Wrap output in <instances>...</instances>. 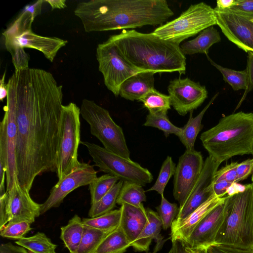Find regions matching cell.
<instances>
[{
  "mask_svg": "<svg viewBox=\"0 0 253 253\" xmlns=\"http://www.w3.org/2000/svg\"><path fill=\"white\" fill-rule=\"evenodd\" d=\"M7 84L17 126V178L30 191L38 175L57 171L62 85L50 72L30 68L15 71Z\"/></svg>",
  "mask_w": 253,
  "mask_h": 253,
  "instance_id": "1",
  "label": "cell"
},
{
  "mask_svg": "<svg viewBox=\"0 0 253 253\" xmlns=\"http://www.w3.org/2000/svg\"><path fill=\"white\" fill-rule=\"evenodd\" d=\"M154 74L151 72L142 71L130 76L121 85L119 95L126 100H139L154 88Z\"/></svg>",
  "mask_w": 253,
  "mask_h": 253,
  "instance_id": "23",
  "label": "cell"
},
{
  "mask_svg": "<svg viewBox=\"0 0 253 253\" xmlns=\"http://www.w3.org/2000/svg\"><path fill=\"white\" fill-rule=\"evenodd\" d=\"M123 182L120 180L98 202L91 205L88 211L89 217H95L112 210L117 204V200Z\"/></svg>",
  "mask_w": 253,
  "mask_h": 253,
  "instance_id": "33",
  "label": "cell"
},
{
  "mask_svg": "<svg viewBox=\"0 0 253 253\" xmlns=\"http://www.w3.org/2000/svg\"><path fill=\"white\" fill-rule=\"evenodd\" d=\"M231 184L225 180L214 182L213 187L214 194L219 197H225L227 194V189Z\"/></svg>",
  "mask_w": 253,
  "mask_h": 253,
  "instance_id": "49",
  "label": "cell"
},
{
  "mask_svg": "<svg viewBox=\"0 0 253 253\" xmlns=\"http://www.w3.org/2000/svg\"><path fill=\"white\" fill-rule=\"evenodd\" d=\"M215 25L214 8L201 2L191 5L179 17L157 27L152 33L179 45L185 40Z\"/></svg>",
  "mask_w": 253,
  "mask_h": 253,
  "instance_id": "6",
  "label": "cell"
},
{
  "mask_svg": "<svg viewBox=\"0 0 253 253\" xmlns=\"http://www.w3.org/2000/svg\"><path fill=\"white\" fill-rule=\"evenodd\" d=\"M204 162L201 153L196 150L187 151L179 158L173 179V195L179 207L186 202L197 182Z\"/></svg>",
  "mask_w": 253,
  "mask_h": 253,
  "instance_id": "12",
  "label": "cell"
},
{
  "mask_svg": "<svg viewBox=\"0 0 253 253\" xmlns=\"http://www.w3.org/2000/svg\"><path fill=\"white\" fill-rule=\"evenodd\" d=\"M236 0H218L216 6L219 9L224 10L232 7L235 3Z\"/></svg>",
  "mask_w": 253,
  "mask_h": 253,
  "instance_id": "54",
  "label": "cell"
},
{
  "mask_svg": "<svg viewBox=\"0 0 253 253\" xmlns=\"http://www.w3.org/2000/svg\"><path fill=\"white\" fill-rule=\"evenodd\" d=\"M226 198V196L219 197L214 194L184 219L172 222L169 237L171 242L180 240L185 244L200 222L216 207L223 204Z\"/></svg>",
  "mask_w": 253,
  "mask_h": 253,
  "instance_id": "20",
  "label": "cell"
},
{
  "mask_svg": "<svg viewBox=\"0 0 253 253\" xmlns=\"http://www.w3.org/2000/svg\"><path fill=\"white\" fill-rule=\"evenodd\" d=\"M237 179L239 182L247 179L253 172V158L248 159L239 163L237 168Z\"/></svg>",
  "mask_w": 253,
  "mask_h": 253,
  "instance_id": "45",
  "label": "cell"
},
{
  "mask_svg": "<svg viewBox=\"0 0 253 253\" xmlns=\"http://www.w3.org/2000/svg\"><path fill=\"white\" fill-rule=\"evenodd\" d=\"M167 253H186L185 244L180 240H175L172 242L171 248Z\"/></svg>",
  "mask_w": 253,
  "mask_h": 253,
  "instance_id": "52",
  "label": "cell"
},
{
  "mask_svg": "<svg viewBox=\"0 0 253 253\" xmlns=\"http://www.w3.org/2000/svg\"><path fill=\"white\" fill-rule=\"evenodd\" d=\"M32 229L31 224L27 222H9L0 230V235L3 238L18 240L25 237Z\"/></svg>",
  "mask_w": 253,
  "mask_h": 253,
  "instance_id": "40",
  "label": "cell"
},
{
  "mask_svg": "<svg viewBox=\"0 0 253 253\" xmlns=\"http://www.w3.org/2000/svg\"><path fill=\"white\" fill-rule=\"evenodd\" d=\"M139 101L143 103L149 113L167 114L170 109L169 96L163 94L155 88L149 91Z\"/></svg>",
  "mask_w": 253,
  "mask_h": 253,
  "instance_id": "32",
  "label": "cell"
},
{
  "mask_svg": "<svg viewBox=\"0 0 253 253\" xmlns=\"http://www.w3.org/2000/svg\"><path fill=\"white\" fill-rule=\"evenodd\" d=\"M252 156H253V154H252Z\"/></svg>",
  "mask_w": 253,
  "mask_h": 253,
  "instance_id": "59",
  "label": "cell"
},
{
  "mask_svg": "<svg viewBox=\"0 0 253 253\" xmlns=\"http://www.w3.org/2000/svg\"><path fill=\"white\" fill-rule=\"evenodd\" d=\"M84 226L81 217L75 214L67 225L61 227L60 238L70 253H76L82 239Z\"/></svg>",
  "mask_w": 253,
  "mask_h": 253,
  "instance_id": "27",
  "label": "cell"
},
{
  "mask_svg": "<svg viewBox=\"0 0 253 253\" xmlns=\"http://www.w3.org/2000/svg\"><path fill=\"white\" fill-rule=\"evenodd\" d=\"M176 169L175 164L170 156H167L162 164L158 177L154 184L147 191H155L164 196V190L170 177L174 175Z\"/></svg>",
  "mask_w": 253,
  "mask_h": 253,
  "instance_id": "38",
  "label": "cell"
},
{
  "mask_svg": "<svg viewBox=\"0 0 253 253\" xmlns=\"http://www.w3.org/2000/svg\"><path fill=\"white\" fill-rule=\"evenodd\" d=\"M252 183H253V173L252 174Z\"/></svg>",
  "mask_w": 253,
  "mask_h": 253,
  "instance_id": "57",
  "label": "cell"
},
{
  "mask_svg": "<svg viewBox=\"0 0 253 253\" xmlns=\"http://www.w3.org/2000/svg\"><path fill=\"white\" fill-rule=\"evenodd\" d=\"M238 164L237 162H231L218 169L214 175V183L221 180H225L231 183L236 182V170Z\"/></svg>",
  "mask_w": 253,
  "mask_h": 253,
  "instance_id": "41",
  "label": "cell"
},
{
  "mask_svg": "<svg viewBox=\"0 0 253 253\" xmlns=\"http://www.w3.org/2000/svg\"><path fill=\"white\" fill-rule=\"evenodd\" d=\"M109 233L84 225L82 239L76 253H94Z\"/></svg>",
  "mask_w": 253,
  "mask_h": 253,
  "instance_id": "34",
  "label": "cell"
},
{
  "mask_svg": "<svg viewBox=\"0 0 253 253\" xmlns=\"http://www.w3.org/2000/svg\"><path fill=\"white\" fill-rule=\"evenodd\" d=\"M216 25L225 36L246 52H253V13L214 8Z\"/></svg>",
  "mask_w": 253,
  "mask_h": 253,
  "instance_id": "11",
  "label": "cell"
},
{
  "mask_svg": "<svg viewBox=\"0 0 253 253\" xmlns=\"http://www.w3.org/2000/svg\"><path fill=\"white\" fill-rule=\"evenodd\" d=\"M15 243L30 253H57V245L52 243L43 232H38L33 236L19 239Z\"/></svg>",
  "mask_w": 253,
  "mask_h": 253,
  "instance_id": "28",
  "label": "cell"
},
{
  "mask_svg": "<svg viewBox=\"0 0 253 253\" xmlns=\"http://www.w3.org/2000/svg\"><path fill=\"white\" fill-rule=\"evenodd\" d=\"M146 201L145 191L143 186L134 183L124 182L120 190L117 204H128L136 207L143 206V202Z\"/></svg>",
  "mask_w": 253,
  "mask_h": 253,
  "instance_id": "31",
  "label": "cell"
},
{
  "mask_svg": "<svg viewBox=\"0 0 253 253\" xmlns=\"http://www.w3.org/2000/svg\"><path fill=\"white\" fill-rule=\"evenodd\" d=\"M67 42V41L59 38L40 36L34 33L32 29L14 36L4 38L5 46L9 52L18 47L33 48L42 52L51 62L59 49Z\"/></svg>",
  "mask_w": 253,
  "mask_h": 253,
  "instance_id": "18",
  "label": "cell"
},
{
  "mask_svg": "<svg viewBox=\"0 0 253 253\" xmlns=\"http://www.w3.org/2000/svg\"><path fill=\"white\" fill-rule=\"evenodd\" d=\"M12 57V62L15 71L26 70L29 68L30 55L25 51L24 48L16 47L9 52Z\"/></svg>",
  "mask_w": 253,
  "mask_h": 253,
  "instance_id": "42",
  "label": "cell"
},
{
  "mask_svg": "<svg viewBox=\"0 0 253 253\" xmlns=\"http://www.w3.org/2000/svg\"><path fill=\"white\" fill-rule=\"evenodd\" d=\"M0 253H30L26 249L18 245H14L10 242L1 244Z\"/></svg>",
  "mask_w": 253,
  "mask_h": 253,
  "instance_id": "47",
  "label": "cell"
},
{
  "mask_svg": "<svg viewBox=\"0 0 253 253\" xmlns=\"http://www.w3.org/2000/svg\"><path fill=\"white\" fill-rule=\"evenodd\" d=\"M5 72L0 81V100L2 101L8 93V84L5 82Z\"/></svg>",
  "mask_w": 253,
  "mask_h": 253,
  "instance_id": "53",
  "label": "cell"
},
{
  "mask_svg": "<svg viewBox=\"0 0 253 253\" xmlns=\"http://www.w3.org/2000/svg\"><path fill=\"white\" fill-rule=\"evenodd\" d=\"M226 212L225 200L223 204L216 207L200 222L185 244L192 248H207L215 244Z\"/></svg>",
  "mask_w": 253,
  "mask_h": 253,
  "instance_id": "19",
  "label": "cell"
},
{
  "mask_svg": "<svg viewBox=\"0 0 253 253\" xmlns=\"http://www.w3.org/2000/svg\"><path fill=\"white\" fill-rule=\"evenodd\" d=\"M230 8L253 13V0H236L235 4Z\"/></svg>",
  "mask_w": 253,
  "mask_h": 253,
  "instance_id": "48",
  "label": "cell"
},
{
  "mask_svg": "<svg viewBox=\"0 0 253 253\" xmlns=\"http://www.w3.org/2000/svg\"><path fill=\"white\" fill-rule=\"evenodd\" d=\"M120 208V226L131 247L147 222L146 209L144 206L138 208L128 204H123Z\"/></svg>",
  "mask_w": 253,
  "mask_h": 253,
  "instance_id": "21",
  "label": "cell"
},
{
  "mask_svg": "<svg viewBox=\"0 0 253 253\" xmlns=\"http://www.w3.org/2000/svg\"><path fill=\"white\" fill-rule=\"evenodd\" d=\"M226 202L225 217L215 243L253 249V183L242 193L227 196Z\"/></svg>",
  "mask_w": 253,
  "mask_h": 253,
  "instance_id": "5",
  "label": "cell"
},
{
  "mask_svg": "<svg viewBox=\"0 0 253 253\" xmlns=\"http://www.w3.org/2000/svg\"><path fill=\"white\" fill-rule=\"evenodd\" d=\"M218 93L211 99L208 104L196 117H193V112H190L189 118L186 125L181 127V130L178 136L180 141L185 146L186 150L187 151H193L195 149L194 144L196 138L202 128V121L203 116L213 103Z\"/></svg>",
  "mask_w": 253,
  "mask_h": 253,
  "instance_id": "25",
  "label": "cell"
},
{
  "mask_svg": "<svg viewBox=\"0 0 253 253\" xmlns=\"http://www.w3.org/2000/svg\"><path fill=\"white\" fill-rule=\"evenodd\" d=\"M247 187L246 185H242L238 182L232 183L227 190V196H231L245 191Z\"/></svg>",
  "mask_w": 253,
  "mask_h": 253,
  "instance_id": "51",
  "label": "cell"
},
{
  "mask_svg": "<svg viewBox=\"0 0 253 253\" xmlns=\"http://www.w3.org/2000/svg\"><path fill=\"white\" fill-rule=\"evenodd\" d=\"M6 170L5 163L2 158L0 157V196L5 192L4 191V182Z\"/></svg>",
  "mask_w": 253,
  "mask_h": 253,
  "instance_id": "50",
  "label": "cell"
},
{
  "mask_svg": "<svg viewBox=\"0 0 253 253\" xmlns=\"http://www.w3.org/2000/svg\"><path fill=\"white\" fill-rule=\"evenodd\" d=\"M156 209L162 222L163 228L166 230L171 226L178 214L179 208L177 204L170 203L163 196L161 197L160 204Z\"/></svg>",
  "mask_w": 253,
  "mask_h": 253,
  "instance_id": "39",
  "label": "cell"
},
{
  "mask_svg": "<svg viewBox=\"0 0 253 253\" xmlns=\"http://www.w3.org/2000/svg\"><path fill=\"white\" fill-rule=\"evenodd\" d=\"M43 2L44 0H39L33 4L27 5L19 16L3 33L4 37L14 36L31 30L32 23L40 14Z\"/></svg>",
  "mask_w": 253,
  "mask_h": 253,
  "instance_id": "26",
  "label": "cell"
},
{
  "mask_svg": "<svg viewBox=\"0 0 253 253\" xmlns=\"http://www.w3.org/2000/svg\"><path fill=\"white\" fill-rule=\"evenodd\" d=\"M220 41L219 32L213 26H211L200 32L194 39L182 43L180 47L185 55L196 53H204L207 55L209 48Z\"/></svg>",
  "mask_w": 253,
  "mask_h": 253,
  "instance_id": "24",
  "label": "cell"
},
{
  "mask_svg": "<svg viewBox=\"0 0 253 253\" xmlns=\"http://www.w3.org/2000/svg\"><path fill=\"white\" fill-rule=\"evenodd\" d=\"M97 177V171L93 165L80 162L71 172L58 180L52 187L48 197L42 204L41 214L52 208L59 207L70 193L80 187L89 185Z\"/></svg>",
  "mask_w": 253,
  "mask_h": 253,
  "instance_id": "14",
  "label": "cell"
},
{
  "mask_svg": "<svg viewBox=\"0 0 253 253\" xmlns=\"http://www.w3.org/2000/svg\"><path fill=\"white\" fill-rule=\"evenodd\" d=\"M74 13L86 32L163 25L174 15L166 0H91L79 2Z\"/></svg>",
  "mask_w": 253,
  "mask_h": 253,
  "instance_id": "2",
  "label": "cell"
},
{
  "mask_svg": "<svg viewBox=\"0 0 253 253\" xmlns=\"http://www.w3.org/2000/svg\"><path fill=\"white\" fill-rule=\"evenodd\" d=\"M220 165L209 156L206 158L197 182L185 203L179 208L178 214L173 222L184 219L214 194V175Z\"/></svg>",
  "mask_w": 253,
  "mask_h": 253,
  "instance_id": "16",
  "label": "cell"
},
{
  "mask_svg": "<svg viewBox=\"0 0 253 253\" xmlns=\"http://www.w3.org/2000/svg\"><path fill=\"white\" fill-rule=\"evenodd\" d=\"M7 192L0 196V230L9 222L6 210Z\"/></svg>",
  "mask_w": 253,
  "mask_h": 253,
  "instance_id": "46",
  "label": "cell"
},
{
  "mask_svg": "<svg viewBox=\"0 0 253 253\" xmlns=\"http://www.w3.org/2000/svg\"><path fill=\"white\" fill-rule=\"evenodd\" d=\"M211 64L215 67L222 75L223 80L235 91L246 90L247 87V75L246 70L236 71L224 67L217 64L207 55Z\"/></svg>",
  "mask_w": 253,
  "mask_h": 253,
  "instance_id": "35",
  "label": "cell"
},
{
  "mask_svg": "<svg viewBox=\"0 0 253 253\" xmlns=\"http://www.w3.org/2000/svg\"><path fill=\"white\" fill-rule=\"evenodd\" d=\"M44 1L47 2L50 5L52 10L62 9L67 6L65 0H45Z\"/></svg>",
  "mask_w": 253,
  "mask_h": 253,
  "instance_id": "55",
  "label": "cell"
},
{
  "mask_svg": "<svg viewBox=\"0 0 253 253\" xmlns=\"http://www.w3.org/2000/svg\"><path fill=\"white\" fill-rule=\"evenodd\" d=\"M157 252V250H155V251H154V252H153L152 253H156V252Z\"/></svg>",
  "mask_w": 253,
  "mask_h": 253,
  "instance_id": "58",
  "label": "cell"
},
{
  "mask_svg": "<svg viewBox=\"0 0 253 253\" xmlns=\"http://www.w3.org/2000/svg\"><path fill=\"white\" fill-rule=\"evenodd\" d=\"M120 55L140 71L185 74L186 57L180 45L151 33L124 30L108 39Z\"/></svg>",
  "mask_w": 253,
  "mask_h": 253,
  "instance_id": "3",
  "label": "cell"
},
{
  "mask_svg": "<svg viewBox=\"0 0 253 253\" xmlns=\"http://www.w3.org/2000/svg\"><path fill=\"white\" fill-rule=\"evenodd\" d=\"M119 178L115 176L105 174L97 177L89 185L90 204L100 200L118 182Z\"/></svg>",
  "mask_w": 253,
  "mask_h": 253,
  "instance_id": "36",
  "label": "cell"
},
{
  "mask_svg": "<svg viewBox=\"0 0 253 253\" xmlns=\"http://www.w3.org/2000/svg\"><path fill=\"white\" fill-rule=\"evenodd\" d=\"M3 110L5 113L0 125V157L6 166V191H8L17 178L15 148L17 126L13 104L8 98Z\"/></svg>",
  "mask_w": 253,
  "mask_h": 253,
  "instance_id": "13",
  "label": "cell"
},
{
  "mask_svg": "<svg viewBox=\"0 0 253 253\" xmlns=\"http://www.w3.org/2000/svg\"><path fill=\"white\" fill-rule=\"evenodd\" d=\"M207 253H253V249H241L227 245L212 244L207 248Z\"/></svg>",
  "mask_w": 253,
  "mask_h": 253,
  "instance_id": "44",
  "label": "cell"
},
{
  "mask_svg": "<svg viewBox=\"0 0 253 253\" xmlns=\"http://www.w3.org/2000/svg\"><path fill=\"white\" fill-rule=\"evenodd\" d=\"M130 245L119 226L101 241L94 253H124Z\"/></svg>",
  "mask_w": 253,
  "mask_h": 253,
  "instance_id": "29",
  "label": "cell"
},
{
  "mask_svg": "<svg viewBox=\"0 0 253 253\" xmlns=\"http://www.w3.org/2000/svg\"><path fill=\"white\" fill-rule=\"evenodd\" d=\"M82 118L88 124L90 131L107 150L126 159L130 152L122 127L115 123L108 110L87 99L80 108Z\"/></svg>",
  "mask_w": 253,
  "mask_h": 253,
  "instance_id": "7",
  "label": "cell"
},
{
  "mask_svg": "<svg viewBox=\"0 0 253 253\" xmlns=\"http://www.w3.org/2000/svg\"><path fill=\"white\" fill-rule=\"evenodd\" d=\"M143 125L156 127L162 130L166 137L170 134H174L178 136L181 130V127H178L170 122L167 114L149 113Z\"/></svg>",
  "mask_w": 253,
  "mask_h": 253,
  "instance_id": "37",
  "label": "cell"
},
{
  "mask_svg": "<svg viewBox=\"0 0 253 253\" xmlns=\"http://www.w3.org/2000/svg\"><path fill=\"white\" fill-rule=\"evenodd\" d=\"M86 148L94 165L99 170L118 177L123 182L134 183L142 186L150 183L153 176L147 169L105 148L88 141L81 142Z\"/></svg>",
  "mask_w": 253,
  "mask_h": 253,
  "instance_id": "9",
  "label": "cell"
},
{
  "mask_svg": "<svg viewBox=\"0 0 253 253\" xmlns=\"http://www.w3.org/2000/svg\"><path fill=\"white\" fill-rule=\"evenodd\" d=\"M168 90L171 106L181 116L196 109L208 97L206 87L188 78L170 81Z\"/></svg>",
  "mask_w": 253,
  "mask_h": 253,
  "instance_id": "15",
  "label": "cell"
},
{
  "mask_svg": "<svg viewBox=\"0 0 253 253\" xmlns=\"http://www.w3.org/2000/svg\"><path fill=\"white\" fill-rule=\"evenodd\" d=\"M80 109L71 102L63 105L60 121L56 173L60 180L79 165L78 150L80 141Z\"/></svg>",
  "mask_w": 253,
  "mask_h": 253,
  "instance_id": "8",
  "label": "cell"
},
{
  "mask_svg": "<svg viewBox=\"0 0 253 253\" xmlns=\"http://www.w3.org/2000/svg\"><path fill=\"white\" fill-rule=\"evenodd\" d=\"M121 209L112 210L106 213L92 218H84V225L110 233L117 228L120 224Z\"/></svg>",
  "mask_w": 253,
  "mask_h": 253,
  "instance_id": "30",
  "label": "cell"
},
{
  "mask_svg": "<svg viewBox=\"0 0 253 253\" xmlns=\"http://www.w3.org/2000/svg\"><path fill=\"white\" fill-rule=\"evenodd\" d=\"M146 211L147 222L131 247L136 251L146 252L149 250L152 240L154 239L157 242L155 250L158 251L164 243L163 238L160 234L162 222L157 212L149 208L146 209Z\"/></svg>",
  "mask_w": 253,
  "mask_h": 253,
  "instance_id": "22",
  "label": "cell"
},
{
  "mask_svg": "<svg viewBox=\"0 0 253 253\" xmlns=\"http://www.w3.org/2000/svg\"><path fill=\"white\" fill-rule=\"evenodd\" d=\"M7 192L6 210L9 222L33 223L41 214L42 204L35 202L29 191L22 187L17 178Z\"/></svg>",
  "mask_w": 253,
  "mask_h": 253,
  "instance_id": "17",
  "label": "cell"
},
{
  "mask_svg": "<svg viewBox=\"0 0 253 253\" xmlns=\"http://www.w3.org/2000/svg\"><path fill=\"white\" fill-rule=\"evenodd\" d=\"M248 54L247 64L246 69L247 75V87L245 90L243 96L235 110L239 107L245 100L247 94L253 89V52H249Z\"/></svg>",
  "mask_w": 253,
  "mask_h": 253,
  "instance_id": "43",
  "label": "cell"
},
{
  "mask_svg": "<svg viewBox=\"0 0 253 253\" xmlns=\"http://www.w3.org/2000/svg\"><path fill=\"white\" fill-rule=\"evenodd\" d=\"M185 251L186 253H207V248H192L185 245Z\"/></svg>",
  "mask_w": 253,
  "mask_h": 253,
  "instance_id": "56",
  "label": "cell"
},
{
  "mask_svg": "<svg viewBox=\"0 0 253 253\" xmlns=\"http://www.w3.org/2000/svg\"><path fill=\"white\" fill-rule=\"evenodd\" d=\"M96 56L104 84L116 96L119 95L121 85L125 80L141 72L126 61L108 39L98 45Z\"/></svg>",
  "mask_w": 253,
  "mask_h": 253,
  "instance_id": "10",
  "label": "cell"
},
{
  "mask_svg": "<svg viewBox=\"0 0 253 253\" xmlns=\"http://www.w3.org/2000/svg\"><path fill=\"white\" fill-rule=\"evenodd\" d=\"M203 146L221 164L236 156L253 152V113L240 111L221 118L200 136Z\"/></svg>",
  "mask_w": 253,
  "mask_h": 253,
  "instance_id": "4",
  "label": "cell"
}]
</instances>
